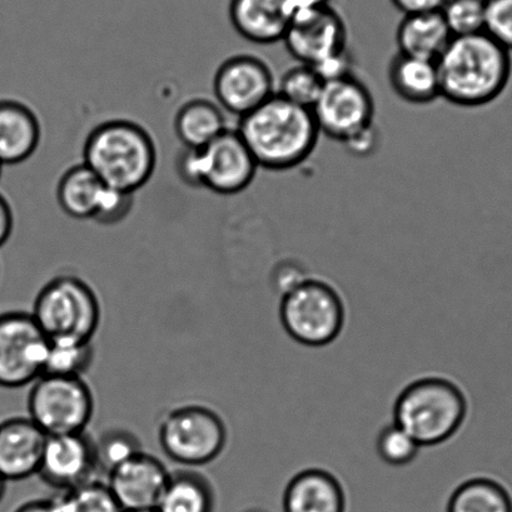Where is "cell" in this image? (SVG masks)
I'll return each mask as SVG.
<instances>
[{"label": "cell", "mask_w": 512, "mask_h": 512, "mask_svg": "<svg viewBox=\"0 0 512 512\" xmlns=\"http://www.w3.org/2000/svg\"><path fill=\"white\" fill-rule=\"evenodd\" d=\"M436 63L441 98L462 108L496 101L512 74L511 53L485 32L452 38Z\"/></svg>", "instance_id": "6da1fadb"}, {"label": "cell", "mask_w": 512, "mask_h": 512, "mask_svg": "<svg viewBox=\"0 0 512 512\" xmlns=\"http://www.w3.org/2000/svg\"><path fill=\"white\" fill-rule=\"evenodd\" d=\"M236 131L258 166L276 172L301 166L315 152L321 136L311 109L277 94L241 117Z\"/></svg>", "instance_id": "7a4b0ae2"}, {"label": "cell", "mask_w": 512, "mask_h": 512, "mask_svg": "<svg viewBox=\"0 0 512 512\" xmlns=\"http://www.w3.org/2000/svg\"><path fill=\"white\" fill-rule=\"evenodd\" d=\"M83 158L104 185L134 195L156 171L157 147L138 123L113 119L89 133Z\"/></svg>", "instance_id": "3957f363"}, {"label": "cell", "mask_w": 512, "mask_h": 512, "mask_svg": "<svg viewBox=\"0 0 512 512\" xmlns=\"http://www.w3.org/2000/svg\"><path fill=\"white\" fill-rule=\"evenodd\" d=\"M470 402L459 382L442 375L422 376L396 397L394 421L421 447L454 439L469 417Z\"/></svg>", "instance_id": "277c9868"}, {"label": "cell", "mask_w": 512, "mask_h": 512, "mask_svg": "<svg viewBox=\"0 0 512 512\" xmlns=\"http://www.w3.org/2000/svg\"><path fill=\"white\" fill-rule=\"evenodd\" d=\"M280 318L288 336L306 347H325L345 330L344 297L331 282L310 275L281 297Z\"/></svg>", "instance_id": "5b68a950"}, {"label": "cell", "mask_w": 512, "mask_h": 512, "mask_svg": "<svg viewBox=\"0 0 512 512\" xmlns=\"http://www.w3.org/2000/svg\"><path fill=\"white\" fill-rule=\"evenodd\" d=\"M49 340L76 338L92 341L101 323V303L82 278H53L39 291L31 312Z\"/></svg>", "instance_id": "8992f818"}, {"label": "cell", "mask_w": 512, "mask_h": 512, "mask_svg": "<svg viewBox=\"0 0 512 512\" xmlns=\"http://www.w3.org/2000/svg\"><path fill=\"white\" fill-rule=\"evenodd\" d=\"M158 440L169 459L195 469L222 454L228 431L225 421L211 407L182 405L162 417Z\"/></svg>", "instance_id": "52a82bcc"}, {"label": "cell", "mask_w": 512, "mask_h": 512, "mask_svg": "<svg viewBox=\"0 0 512 512\" xmlns=\"http://www.w3.org/2000/svg\"><path fill=\"white\" fill-rule=\"evenodd\" d=\"M28 417L47 436L87 431L94 396L83 377L42 375L28 395Z\"/></svg>", "instance_id": "ba28073f"}, {"label": "cell", "mask_w": 512, "mask_h": 512, "mask_svg": "<svg viewBox=\"0 0 512 512\" xmlns=\"http://www.w3.org/2000/svg\"><path fill=\"white\" fill-rule=\"evenodd\" d=\"M311 111L321 134L344 146L376 127L374 96L354 73L326 82Z\"/></svg>", "instance_id": "9c48e42d"}, {"label": "cell", "mask_w": 512, "mask_h": 512, "mask_svg": "<svg viewBox=\"0 0 512 512\" xmlns=\"http://www.w3.org/2000/svg\"><path fill=\"white\" fill-rule=\"evenodd\" d=\"M48 337L31 312L0 315V387L19 389L43 375Z\"/></svg>", "instance_id": "30bf717a"}, {"label": "cell", "mask_w": 512, "mask_h": 512, "mask_svg": "<svg viewBox=\"0 0 512 512\" xmlns=\"http://www.w3.org/2000/svg\"><path fill=\"white\" fill-rule=\"evenodd\" d=\"M276 84L266 61L253 54H237L217 69L213 88L218 106L241 118L275 96Z\"/></svg>", "instance_id": "8fae6325"}, {"label": "cell", "mask_w": 512, "mask_h": 512, "mask_svg": "<svg viewBox=\"0 0 512 512\" xmlns=\"http://www.w3.org/2000/svg\"><path fill=\"white\" fill-rule=\"evenodd\" d=\"M200 161L202 188L223 196L247 190L260 168L236 129H227L201 148Z\"/></svg>", "instance_id": "7c38bea8"}, {"label": "cell", "mask_w": 512, "mask_h": 512, "mask_svg": "<svg viewBox=\"0 0 512 512\" xmlns=\"http://www.w3.org/2000/svg\"><path fill=\"white\" fill-rule=\"evenodd\" d=\"M347 38L345 19L330 4L290 22L282 42L297 63L317 67L349 51Z\"/></svg>", "instance_id": "4fadbf2b"}, {"label": "cell", "mask_w": 512, "mask_h": 512, "mask_svg": "<svg viewBox=\"0 0 512 512\" xmlns=\"http://www.w3.org/2000/svg\"><path fill=\"white\" fill-rule=\"evenodd\" d=\"M96 444L87 431L48 436L38 475L61 492L96 479Z\"/></svg>", "instance_id": "5bb4252c"}, {"label": "cell", "mask_w": 512, "mask_h": 512, "mask_svg": "<svg viewBox=\"0 0 512 512\" xmlns=\"http://www.w3.org/2000/svg\"><path fill=\"white\" fill-rule=\"evenodd\" d=\"M169 474L161 460L142 451L109 472L107 485L124 512L156 510Z\"/></svg>", "instance_id": "9a60e30c"}, {"label": "cell", "mask_w": 512, "mask_h": 512, "mask_svg": "<svg viewBox=\"0 0 512 512\" xmlns=\"http://www.w3.org/2000/svg\"><path fill=\"white\" fill-rule=\"evenodd\" d=\"M47 437L28 416L0 422V475L21 481L38 474Z\"/></svg>", "instance_id": "2e32d148"}, {"label": "cell", "mask_w": 512, "mask_h": 512, "mask_svg": "<svg viewBox=\"0 0 512 512\" xmlns=\"http://www.w3.org/2000/svg\"><path fill=\"white\" fill-rule=\"evenodd\" d=\"M282 505L285 512H347L346 489L332 471L308 467L288 481Z\"/></svg>", "instance_id": "e0dca14e"}, {"label": "cell", "mask_w": 512, "mask_h": 512, "mask_svg": "<svg viewBox=\"0 0 512 512\" xmlns=\"http://www.w3.org/2000/svg\"><path fill=\"white\" fill-rule=\"evenodd\" d=\"M228 12L235 31L261 46L282 42L290 24L282 0H231Z\"/></svg>", "instance_id": "ac0fdd59"}, {"label": "cell", "mask_w": 512, "mask_h": 512, "mask_svg": "<svg viewBox=\"0 0 512 512\" xmlns=\"http://www.w3.org/2000/svg\"><path fill=\"white\" fill-rule=\"evenodd\" d=\"M41 123L31 108L17 101H0V163L19 164L31 158L41 143Z\"/></svg>", "instance_id": "d6986e66"}, {"label": "cell", "mask_w": 512, "mask_h": 512, "mask_svg": "<svg viewBox=\"0 0 512 512\" xmlns=\"http://www.w3.org/2000/svg\"><path fill=\"white\" fill-rule=\"evenodd\" d=\"M389 83L397 97L414 106H426L441 98L439 69L434 61L397 53L390 62Z\"/></svg>", "instance_id": "ffe728a7"}, {"label": "cell", "mask_w": 512, "mask_h": 512, "mask_svg": "<svg viewBox=\"0 0 512 512\" xmlns=\"http://www.w3.org/2000/svg\"><path fill=\"white\" fill-rule=\"evenodd\" d=\"M452 37L440 12L404 16L397 27L399 53L436 62Z\"/></svg>", "instance_id": "44dd1931"}, {"label": "cell", "mask_w": 512, "mask_h": 512, "mask_svg": "<svg viewBox=\"0 0 512 512\" xmlns=\"http://www.w3.org/2000/svg\"><path fill=\"white\" fill-rule=\"evenodd\" d=\"M215 491L211 481L192 467L169 474L157 512H213Z\"/></svg>", "instance_id": "7402d4cb"}, {"label": "cell", "mask_w": 512, "mask_h": 512, "mask_svg": "<svg viewBox=\"0 0 512 512\" xmlns=\"http://www.w3.org/2000/svg\"><path fill=\"white\" fill-rule=\"evenodd\" d=\"M106 187L86 164H77L59 180L57 200L62 211L74 220L93 221Z\"/></svg>", "instance_id": "603a6c76"}, {"label": "cell", "mask_w": 512, "mask_h": 512, "mask_svg": "<svg viewBox=\"0 0 512 512\" xmlns=\"http://www.w3.org/2000/svg\"><path fill=\"white\" fill-rule=\"evenodd\" d=\"M227 129L230 128L221 107L207 99L183 104L175 119L177 137L187 148H205Z\"/></svg>", "instance_id": "cb8c5ba5"}, {"label": "cell", "mask_w": 512, "mask_h": 512, "mask_svg": "<svg viewBox=\"0 0 512 512\" xmlns=\"http://www.w3.org/2000/svg\"><path fill=\"white\" fill-rule=\"evenodd\" d=\"M447 512H512V500L500 482L471 477L452 492Z\"/></svg>", "instance_id": "d4e9b609"}, {"label": "cell", "mask_w": 512, "mask_h": 512, "mask_svg": "<svg viewBox=\"0 0 512 512\" xmlns=\"http://www.w3.org/2000/svg\"><path fill=\"white\" fill-rule=\"evenodd\" d=\"M94 359L92 341L76 338H48L43 375L83 377Z\"/></svg>", "instance_id": "484cf974"}, {"label": "cell", "mask_w": 512, "mask_h": 512, "mask_svg": "<svg viewBox=\"0 0 512 512\" xmlns=\"http://www.w3.org/2000/svg\"><path fill=\"white\" fill-rule=\"evenodd\" d=\"M325 83L315 68L297 63L277 79L276 94L297 106L312 109Z\"/></svg>", "instance_id": "4316f807"}, {"label": "cell", "mask_w": 512, "mask_h": 512, "mask_svg": "<svg viewBox=\"0 0 512 512\" xmlns=\"http://www.w3.org/2000/svg\"><path fill=\"white\" fill-rule=\"evenodd\" d=\"M62 512H124L107 482H86L57 496Z\"/></svg>", "instance_id": "83f0119b"}, {"label": "cell", "mask_w": 512, "mask_h": 512, "mask_svg": "<svg viewBox=\"0 0 512 512\" xmlns=\"http://www.w3.org/2000/svg\"><path fill=\"white\" fill-rule=\"evenodd\" d=\"M94 444H96L98 469L106 472L107 475L143 451L138 437L124 429L108 430L94 440Z\"/></svg>", "instance_id": "f1b7e54d"}, {"label": "cell", "mask_w": 512, "mask_h": 512, "mask_svg": "<svg viewBox=\"0 0 512 512\" xmlns=\"http://www.w3.org/2000/svg\"><path fill=\"white\" fill-rule=\"evenodd\" d=\"M422 447L394 421L382 427L376 439V451L385 464L404 467L412 464Z\"/></svg>", "instance_id": "f546056e"}, {"label": "cell", "mask_w": 512, "mask_h": 512, "mask_svg": "<svg viewBox=\"0 0 512 512\" xmlns=\"http://www.w3.org/2000/svg\"><path fill=\"white\" fill-rule=\"evenodd\" d=\"M485 12L486 0H446L440 11L452 37L484 32Z\"/></svg>", "instance_id": "4dcf8cb0"}, {"label": "cell", "mask_w": 512, "mask_h": 512, "mask_svg": "<svg viewBox=\"0 0 512 512\" xmlns=\"http://www.w3.org/2000/svg\"><path fill=\"white\" fill-rule=\"evenodd\" d=\"M484 32L512 52V0H486Z\"/></svg>", "instance_id": "1f68e13d"}, {"label": "cell", "mask_w": 512, "mask_h": 512, "mask_svg": "<svg viewBox=\"0 0 512 512\" xmlns=\"http://www.w3.org/2000/svg\"><path fill=\"white\" fill-rule=\"evenodd\" d=\"M132 207L133 193L114 190L107 186L93 221L106 226L116 225L129 215Z\"/></svg>", "instance_id": "d6a6232c"}, {"label": "cell", "mask_w": 512, "mask_h": 512, "mask_svg": "<svg viewBox=\"0 0 512 512\" xmlns=\"http://www.w3.org/2000/svg\"><path fill=\"white\" fill-rule=\"evenodd\" d=\"M176 172L187 186L201 188L200 149H182L176 158Z\"/></svg>", "instance_id": "836d02e7"}, {"label": "cell", "mask_w": 512, "mask_h": 512, "mask_svg": "<svg viewBox=\"0 0 512 512\" xmlns=\"http://www.w3.org/2000/svg\"><path fill=\"white\" fill-rule=\"evenodd\" d=\"M308 273L303 272L301 267L295 265H285L277 270L273 276V288L280 297L296 288L307 278Z\"/></svg>", "instance_id": "e575fe53"}, {"label": "cell", "mask_w": 512, "mask_h": 512, "mask_svg": "<svg viewBox=\"0 0 512 512\" xmlns=\"http://www.w3.org/2000/svg\"><path fill=\"white\" fill-rule=\"evenodd\" d=\"M445 2L446 0H391L397 11L404 13V16L440 12Z\"/></svg>", "instance_id": "d590c367"}, {"label": "cell", "mask_w": 512, "mask_h": 512, "mask_svg": "<svg viewBox=\"0 0 512 512\" xmlns=\"http://www.w3.org/2000/svg\"><path fill=\"white\" fill-rule=\"evenodd\" d=\"M282 2L290 22L331 4V0H282Z\"/></svg>", "instance_id": "8d00e7d4"}, {"label": "cell", "mask_w": 512, "mask_h": 512, "mask_svg": "<svg viewBox=\"0 0 512 512\" xmlns=\"http://www.w3.org/2000/svg\"><path fill=\"white\" fill-rule=\"evenodd\" d=\"M14 227V216L11 205L0 195V247L6 245Z\"/></svg>", "instance_id": "74e56055"}, {"label": "cell", "mask_w": 512, "mask_h": 512, "mask_svg": "<svg viewBox=\"0 0 512 512\" xmlns=\"http://www.w3.org/2000/svg\"><path fill=\"white\" fill-rule=\"evenodd\" d=\"M13 512H62L57 497L54 499H39L24 502Z\"/></svg>", "instance_id": "f35d334b"}, {"label": "cell", "mask_w": 512, "mask_h": 512, "mask_svg": "<svg viewBox=\"0 0 512 512\" xmlns=\"http://www.w3.org/2000/svg\"><path fill=\"white\" fill-rule=\"evenodd\" d=\"M7 482L8 481L4 479L2 475H0V502L3 501L4 495H6Z\"/></svg>", "instance_id": "ab89813d"}, {"label": "cell", "mask_w": 512, "mask_h": 512, "mask_svg": "<svg viewBox=\"0 0 512 512\" xmlns=\"http://www.w3.org/2000/svg\"><path fill=\"white\" fill-rule=\"evenodd\" d=\"M246 512H266V511H263V510H255V509H253V510H248V511H246Z\"/></svg>", "instance_id": "60d3db41"}, {"label": "cell", "mask_w": 512, "mask_h": 512, "mask_svg": "<svg viewBox=\"0 0 512 512\" xmlns=\"http://www.w3.org/2000/svg\"><path fill=\"white\" fill-rule=\"evenodd\" d=\"M2 169H3V164L0 163V177H2Z\"/></svg>", "instance_id": "b9f144b4"}, {"label": "cell", "mask_w": 512, "mask_h": 512, "mask_svg": "<svg viewBox=\"0 0 512 512\" xmlns=\"http://www.w3.org/2000/svg\"><path fill=\"white\" fill-rule=\"evenodd\" d=\"M132 512H157L156 510H148V511H132Z\"/></svg>", "instance_id": "7bdbcfd3"}]
</instances>
